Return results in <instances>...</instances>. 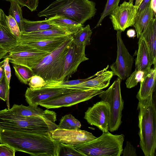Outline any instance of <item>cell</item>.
<instances>
[{
    "label": "cell",
    "mask_w": 156,
    "mask_h": 156,
    "mask_svg": "<svg viewBox=\"0 0 156 156\" xmlns=\"http://www.w3.org/2000/svg\"><path fill=\"white\" fill-rule=\"evenodd\" d=\"M156 68L151 69L145 73L140 82V87L136 95L138 101L153 94L155 87Z\"/></svg>",
    "instance_id": "44dd1931"
},
{
    "label": "cell",
    "mask_w": 156,
    "mask_h": 156,
    "mask_svg": "<svg viewBox=\"0 0 156 156\" xmlns=\"http://www.w3.org/2000/svg\"><path fill=\"white\" fill-rule=\"evenodd\" d=\"M140 147L145 156H154L156 149V107L153 94L139 100Z\"/></svg>",
    "instance_id": "3957f363"
},
{
    "label": "cell",
    "mask_w": 156,
    "mask_h": 156,
    "mask_svg": "<svg viewBox=\"0 0 156 156\" xmlns=\"http://www.w3.org/2000/svg\"><path fill=\"white\" fill-rule=\"evenodd\" d=\"M46 82L40 76L34 75L29 80L28 84L29 87L32 89H36L44 87Z\"/></svg>",
    "instance_id": "8d00e7d4"
},
{
    "label": "cell",
    "mask_w": 156,
    "mask_h": 156,
    "mask_svg": "<svg viewBox=\"0 0 156 156\" xmlns=\"http://www.w3.org/2000/svg\"><path fill=\"white\" fill-rule=\"evenodd\" d=\"M138 43V49L135 59V69L145 73L151 69L152 65L156 68V61L147 43L141 35Z\"/></svg>",
    "instance_id": "2e32d148"
},
{
    "label": "cell",
    "mask_w": 156,
    "mask_h": 156,
    "mask_svg": "<svg viewBox=\"0 0 156 156\" xmlns=\"http://www.w3.org/2000/svg\"><path fill=\"white\" fill-rule=\"evenodd\" d=\"M92 77L91 76L84 79L46 82L45 85L43 87H56L71 88V87H72L80 84L86 80L90 79Z\"/></svg>",
    "instance_id": "4dcf8cb0"
},
{
    "label": "cell",
    "mask_w": 156,
    "mask_h": 156,
    "mask_svg": "<svg viewBox=\"0 0 156 156\" xmlns=\"http://www.w3.org/2000/svg\"><path fill=\"white\" fill-rule=\"evenodd\" d=\"M13 113L19 115L28 117L42 115L45 114L48 109L44 110L40 108L32 107L30 105L27 106L21 104H14L11 108L9 109Z\"/></svg>",
    "instance_id": "d4e9b609"
},
{
    "label": "cell",
    "mask_w": 156,
    "mask_h": 156,
    "mask_svg": "<svg viewBox=\"0 0 156 156\" xmlns=\"http://www.w3.org/2000/svg\"><path fill=\"white\" fill-rule=\"evenodd\" d=\"M15 74L19 80L22 83L28 84L30 78L34 75L32 69L26 66L13 65Z\"/></svg>",
    "instance_id": "83f0119b"
},
{
    "label": "cell",
    "mask_w": 156,
    "mask_h": 156,
    "mask_svg": "<svg viewBox=\"0 0 156 156\" xmlns=\"http://www.w3.org/2000/svg\"><path fill=\"white\" fill-rule=\"evenodd\" d=\"M10 86L7 82L5 74L0 80V99L6 101L8 98Z\"/></svg>",
    "instance_id": "d590c367"
},
{
    "label": "cell",
    "mask_w": 156,
    "mask_h": 156,
    "mask_svg": "<svg viewBox=\"0 0 156 156\" xmlns=\"http://www.w3.org/2000/svg\"><path fill=\"white\" fill-rule=\"evenodd\" d=\"M5 75L3 67V61L0 62V80Z\"/></svg>",
    "instance_id": "ee69618b"
},
{
    "label": "cell",
    "mask_w": 156,
    "mask_h": 156,
    "mask_svg": "<svg viewBox=\"0 0 156 156\" xmlns=\"http://www.w3.org/2000/svg\"><path fill=\"white\" fill-rule=\"evenodd\" d=\"M151 0H143L138 7L137 13L140 12L144 10L151 3Z\"/></svg>",
    "instance_id": "b9f144b4"
},
{
    "label": "cell",
    "mask_w": 156,
    "mask_h": 156,
    "mask_svg": "<svg viewBox=\"0 0 156 156\" xmlns=\"http://www.w3.org/2000/svg\"><path fill=\"white\" fill-rule=\"evenodd\" d=\"M145 73V72L143 71L135 69L127 78L125 82L126 87L130 89L136 86Z\"/></svg>",
    "instance_id": "836d02e7"
},
{
    "label": "cell",
    "mask_w": 156,
    "mask_h": 156,
    "mask_svg": "<svg viewBox=\"0 0 156 156\" xmlns=\"http://www.w3.org/2000/svg\"><path fill=\"white\" fill-rule=\"evenodd\" d=\"M3 67L5 76L8 85L10 86V82L11 77V70L9 64V61L8 58L4 59Z\"/></svg>",
    "instance_id": "60d3db41"
},
{
    "label": "cell",
    "mask_w": 156,
    "mask_h": 156,
    "mask_svg": "<svg viewBox=\"0 0 156 156\" xmlns=\"http://www.w3.org/2000/svg\"><path fill=\"white\" fill-rule=\"evenodd\" d=\"M6 15L4 12L2 10L0 9V21L6 18Z\"/></svg>",
    "instance_id": "bcb514c9"
},
{
    "label": "cell",
    "mask_w": 156,
    "mask_h": 156,
    "mask_svg": "<svg viewBox=\"0 0 156 156\" xmlns=\"http://www.w3.org/2000/svg\"><path fill=\"white\" fill-rule=\"evenodd\" d=\"M85 156L73 146L60 143L58 156Z\"/></svg>",
    "instance_id": "1f68e13d"
},
{
    "label": "cell",
    "mask_w": 156,
    "mask_h": 156,
    "mask_svg": "<svg viewBox=\"0 0 156 156\" xmlns=\"http://www.w3.org/2000/svg\"><path fill=\"white\" fill-rule=\"evenodd\" d=\"M133 1L123 2L109 15L114 30L124 31L126 28L133 26L137 10L133 5Z\"/></svg>",
    "instance_id": "8fae6325"
},
{
    "label": "cell",
    "mask_w": 156,
    "mask_h": 156,
    "mask_svg": "<svg viewBox=\"0 0 156 156\" xmlns=\"http://www.w3.org/2000/svg\"><path fill=\"white\" fill-rule=\"evenodd\" d=\"M9 14L14 18L19 27L21 33L23 31L22 11L20 5L15 2H11Z\"/></svg>",
    "instance_id": "f546056e"
},
{
    "label": "cell",
    "mask_w": 156,
    "mask_h": 156,
    "mask_svg": "<svg viewBox=\"0 0 156 156\" xmlns=\"http://www.w3.org/2000/svg\"><path fill=\"white\" fill-rule=\"evenodd\" d=\"M121 80L118 77L108 89L98 95L101 100L109 104L110 112L108 130L111 132L117 130L122 123L124 101L121 91Z\"/></svg>",
    "instance_id": "52a82bcc"
},
{
    "label": "cell",
    "mask_w": 156,
    "mask_h": 156,
    "mask_svg": "<svg viewBox=\"0 0 156 156\" xmlns=\"http://www.w3.org/2000/svg\"><path fill=\"white\" fill-rule=\"evenodd\" d=\"M86 46L77 45L73 40L66 57L62 81L68 80L77 71L80 64L89 59L85 54Z\"/></svg>",
    "instance_id": "9a60e30c"
},
{
    "label": "cell",
    "mask_w": 156,
    "mask_h": 156,
    "mask_svg": "<svg viewBox=\"0 0 156 156\" xmlns=\"http://www.w3.org/2000/svg\"><path fill=\"white\" fill-rule=\"evenodd\" d=\"M78 89L56 87H42L32 89L27 87L25 96L29 105L37 107L44 101L58 98Z\"/></svg>",
    "instance_id": "7c38bea8"
},
{
    "label": "cell",
    "mask_w": 156,
    "mask_h": 156,
    "mask_svg": "<svg viewBox=\"0 0 156 156\" xmlns=\"http://www.w3.org/2000/svg\"><path fill=\"white\" fill-rule=\"evenodd\" d=\"M105 69L97 73L95 77L88 79L80 84L72 87L71 88L79 89L102 90L108 87L113 73L112 71H105Z\"/></svg>",
    "instance_id": "e0dca14e"
},
{
    "label": "cell",
    "mask_w": 156,
    "mask_h": 156,
    "mask_svg": "<svg viewBox=\"0 0 156 156\" xmlns=\"http://www.w3.org/2000/svg\"><path fill=\"white\" fill-rule=\"evenodd\" d=\"M72 35L61 36L48 40L28 41L18 40V44L28 45L37 50L51 53Z\"/></svg>",
    "instance_id": "d6986e66"
},
{
    "label": "cell",
    "mask_w": 156,
    "mask_h": 156,
    "mask_svg": "<svg viewBox=\"0 0 156 156\" xmlns=\"http://www.w3.org/2000/svg\"><path fill=\"white\" fill-rule=\"evenodd\" d=\"M57 28L45 20L41 21H31L24 18L23 31L21 34L36 32Z\"/></svg>",
    "instance_id": "484cf974"
},
{
    "label": "cell",
    "mask_w": 156,
    "mask_h": 156,
    "mask_svg": "<svg viewBox=\"0 0 156 156\" xmlns=\"http://www.w3.org/2000/svg\"><path fill=\"white\" fill-rule=\"evenodd\" d=\"M9 2H15L22 7L26 6L31 12L36 10L39 0H4Z\"/></svg>",
    "instance_id": "74e56055"
},
{
    "label": "cell",
    "mask_w": 156,
    "mask_h": 156,
    "mask_svg": "<svg viewBox=\"0 0 156 156\" xmlns=\"http://www.w3.org/2000/svg\"><path fill=\"white\" fill-rule=\"evenodd\" d=\"M141 35L149 47L154 60H156V14Z\"/></svg>",
    "instance_id": "cb8c5ba5"
},
{
    "label": "cell",
    "mask_w": 156,
    "mask_h": 156,
    "mask_svg": "<svg viewBox=\"0 0 156 156\" xmlns=\"http://www.w3.org/2000/svg\"><path fill=\"white\" fill-rule=\"evenodd\" d=\"M18 38L11 32L6 18L0 21V60L18 44Z\"/></svg>",
    "instance_id": "ac0fdd59"
},
{
    "label": "cell",
    "mask_w": 156,
    "mask_h": 156,
    "mask_svg": "<svg viewBox=\"0 0 156 156\" xmlns=\"http://www.w3.org/2000/svg\"><path fill=\"white\" fill-rule=\"evenodd\" d=\"M92 33L89 25L82 27L77 32L72 35L74 42L76 44L86 46L90 44V37Z\"/></svg>",
    "instance_id": "4316f807"
},
{
    "label": "cell",
    "mask_w": 156,
    "mask_h": 156,
    "mask_svg": "<svg viewBox=\"0 0 156 156\" xmlns=\"http://www.w3.org/2000/svg\"><path fill=\"white\" fill-rule=\"evenodd\" d=\"M122 154L123 156H136L137 154L135 148L132 145L130 142L127 141L126 146Z\"/></svg>",
    "instance_id": "ab89813d"
},
{
    "label": "cell",
    "mask_w": 156,
    "mask_h": 156,
    "mask_svg": "<svg viewBox=\"0 0 156 156\" xmlns=\"http://www.w3.org/2000/svg\"><path fill=\"white\" fill-rule=\"evenodd\" d=\"M16 152L15 150L8 145L0 144V156H14Z\"/></svg>",
    "instance_id": "f35d334b"
},
{
    "label": "cell",
    "mask_w": 156,
    "mask_h": 156,
    "mask_svg": "<svg viewBox=\"0 0 156 156\" xmlns=\"http://www.w3.org/2000/svg\"><path fill=\"white\" fill-rule=\"evenodd\" d=\"M45 20L57 28L63 29L72 35L83 27V25L62 16H55Z\"/></svg>",
    "instance_id": "603a6c76"
},
{
    "label": "cell",
    "mask_w": 156,
    "mask_h": 156,
    "mask_svg": "<svg viewBox=\"0 0 156 156\" xmlns=\"http://www.w3.org/2000/svg\"><path fill=\"white\" fill-rule=\"evenodd\" d=\"M0 143L32 156H58L60 143L53 139L49 132L0 130Z\"/></svg>",
    "instance_id": "6da1fadb"
},
{
    "label": "cell",
    "mask_w": 156,
    "mask_h": 156,
    "mask_svg": "<svg viewBox=\"0 0 156 156\" xmlns=\"http://www.w3.org/2000/svg\"><path fill=\"white\" fill-rule=\"evenodd\" d=\"M155 14L151 7V3L144 10L136 13L133 26L138 38L145 31Z\"/></svg>",
    "instance_id": "7402d4cb"
},
{
    "label": "cell",
    "mask_w": 156,
    "mask_h": 156,
    "mask_svg": "<svg viewBox=\"0 0 156 156\" xmlns=\"http://www.w3.org/2000/svg\"><path fill=\"white\" fill-rule=\"evenodd\" d=\"M125 136L108 131L90 141L73 146L85 156H120L122 153Z\"/></svg>",
    "instance_id": "8992f818"
},
{
    "label": "cell",
    "mask_w": 156,
    "mask_h": 156,
    "mask_svg": "<svg viewBox=\"0 0 156 156\" xmlns=\"http://www.w3.org/2000/svg\"><path fill=\"white\" fill-rule=\"evenodd\" d=\"M142 0H136L135 4L134 5L136 7L137 9Z\"/></svg>",
    "instance_id": "7dc6e473"
},
{
    "label": "cell",
    "mask_w": 156,
    "mask_h": 156,
    "mask_svg": "<svg viewBox=\"0 0 156 156\" xmlns=\"http://www.w3.org/2000/svg\"><path fill=\"white\" fill-rule=\"evenodd\" d=\"M49 53L18 44L3 57L8 58L13 65H21L30 69L37 65Z\"/></svg>",
    "instance_id": "ba28073f"
},
{
    "label": "cell",
    "mask_w": 156,
    "mask_h": 156,
    "mask_svg": "<svg viewBox=\"0 0 156 156\" xmlns=\"http://www.w3.org/2000/svg\"><path fill=\"white\" fill-rule=\"evenodd\" d=\"M126 34L129 38H134L136 36V32L133 29H130L128 30Z\"/></svg>",
    "instance_id": "7bdbcfd3"
},
{
    "label": "cell",
    "mask_w": 156,
    "mask_h": 156,
    "mask_svg": "<svg viewBox=\"0 0 156 156\" xmlns=\"http://www.w3.org/2000/svg\"><path fill=\"white\" fill-rule=\"evenodd\" d=\"M95 3L88 0H56L37 14L47 19L62 16L83 24L96 12Z\"/></svg>",
    "instance_id": "277c9868"
},
{
    "label": "cell",
    "mask_w": 156,
    "mask_h": 156,
    "mask_svg": "<svg viewBox=\"0 0 156 156\" xmlns=\"http://www.w3.org/2000/svg\"><path fill=\"white\" fill-rule=\"evenodd\" d=\"M6 24L12 33L18 38L21 37V33L15 20L11 15L6 16Z\"/></svg>",
    "instance_id": "e575fe53"
},
{
    "label": "cell",
    "mask_w": 156,
    "mask_h": 156,
    "mask_svg": "<svg viewBox=\"0 0 156 156\" xmlns=\"http://www.w3.org/2000/svg\"><path fill=\"white\" fill-rule=\"evenodd\" d=\"M56 113L48 110L45 114L26 117L15 114L9 109L0 110V130L31 133H48L58 128Z\"/></svg>",
    "instance_id": "7a4b0ae2"
},
{
    "label": "cell",
    "mask_w": 156,
    "mask_h": 156,
    "mask_svg": "<svg viewBox=\"0 0 156 156\" xmlns=\"http://www.w3.org/2000/svg\"><path fill=\"white\" fill-rule=\"evenodd\" d=\"M58 125L60 128L75 129H80L81 126V124L72 115L69 114L62 116Z\"/></svg>",
    "instance_id": "f1b7e54d"
},
{
    "label": "cell",
    "mask_w": 156,
    "mask_h": 156,
    "mask_svg": "<svg viewBox=\"0 0 156 156\" xmlns=\"http://www.w3.org/2000/svg\"><path fill=\"white\" fill-rule=\"evenodd\" d=\"M103 91L102 90L92 89L77 90L58 98L44 101L39 105L48 109L70 107L88 101Z\"/></svg>",
    "instance_id": "9c48e42d"
},
{
    "label": "cell",
    "mask_w": 156,
    "mask_h": 156,
    "mask_svg": "<svg viewBox=\"0 0 156 156\" xmlns=\"http://www.w3.org/2000/svg\"><path fill=\"white\" fill-rule=\"evenodd\" d=\"M49 133L56 141L73 146L87 143L97 138L91 133L80 129H68L58 128Z\"/></svg>",
    "instance_id": "5bb4252c"
},
{
    "label": "cell",
    "mask_w": 156,
    "mask_h": 156,
    "mask_svg": "<svg viewBox=\"0 0 156 156\" xmlns=\"http://www.w3.org/2000/svg\"><path fill=\"white\" fill-rule=\"evenodd\" d=\"M73 40L72 35L31 69L46 82L62 80L65 59Z\"/></svg>",
    "instance_id": "5b68a950"
},
{
    "label": "cell",
    "mask_w": 156,
    "mask_h": 156,
    "mask_svg": "<svg viewBox=\"0 0 156 156\" xmlns=\"http://www.w3.org/2000/svg\"><path fill=\"white\" fill-rule=\"evenodd\" d=\"M122 31H117V55L116 61L110 66L113 75L121 80L126 79L131 73L134 58L123 42Z\"/></svg>",
    "instance_id": "30bf717a"
},
{
    "label": "cell",
    "mask_w": 156,
    "mask_h": 156,
    "mask_svg": "<svg viewBox=\"0 0 156 156\" xmlns=\"http://www.w3.org/2000/svg\"></svg>",
    "instance_id": "c3c4849f"
},
{
    "label": "cell",
    "mask_w": 156,
    "mask_h": 156,
    "mask_svg": "<svg viewBox=\"0 0 156 156\" xmlns=\"http://www.w3.org/2000/svg\"><path fill=\"white\" fill-rule=\"evenodd\" d=\"M120 0H107L104 10L101 14L100 18L95 27L100 26L106 16L110 15L112 12L119 6Z\"/></svg>",
    "instance_id": "d6a6232c"
},
{
    "label": "cell",
    "mask_w": 156,
    "mask_h": 156,
    "mask_svg": "<svg viewBox=\"0 0 156 156\" xmlns=\"http://www.w3.org/2000/svg\"><path fill=\"white\" fill-rule=\"evenodd\" d=\"M151 7L154 13H156V0H151Z\"/></svg>",
    "instance_id": "f6af8a7d"
},
{
    "label": "cell",
    "mask_w": 156,
    "mask_h": 156,
    "mask_svg": "<svg viewBox=\"0 0 156 156\" xmlns=\"http://www.w3.org/2000/svg\"><path fill=\"white\" fill-rule=\"evenodd\" d=\"M109 112L108 103L101 100L88 108L84 119L90 125L96 126L102 132H106L108 131Z\"/></svg>",
    "instance_id": "4fadbf2b"
},
{
    "label": "cell",
    "mask_w": 156,
    "mask_h": 156,
    "mask_svg": "<svg viewBox=\"0 0 156 156\" xmlns=\"http://www.w3.org/2000/svg\"><path fill=\"white\" fill-rule=\"evenodd\" d=\"M72 34L63 29L58 28L36 32L21 34L18 39L28 41H40L51 39L57 37Z\"/></svg>",
    "instance_id": "ffe728a7"
}]
</instances>
